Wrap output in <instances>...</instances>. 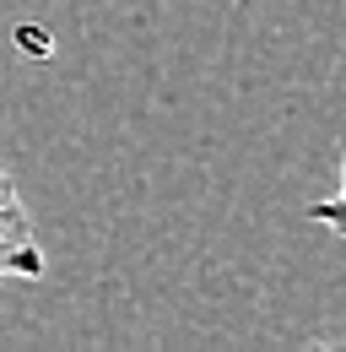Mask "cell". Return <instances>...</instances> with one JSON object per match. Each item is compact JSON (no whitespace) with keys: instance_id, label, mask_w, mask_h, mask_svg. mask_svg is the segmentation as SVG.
Instances as JSON below:
<instances>
[{"instance_id":"obj_2","label":"cell","mask_w":346,"mask_h":352,"mask_svg":"<svg viewBox=\"0 0 346 352\" xmlns=\"http://www.w3.org/2000/svg\"><path fill=\"white\" fill-rule=\"evenodd\" d=\"M308 222H319L336 239H346V152H341V184H336V195L330 201H308Z\"/></svg>"},{"instance_id":"obj_1","label":"cell","mask_w":346,"mask_h":352,"mask_svg":"<svg viewBox=\"0 0 346 352\" xmlns=\"http://www.w3.org/2000/svg\"><path fill=\"white\" fill-rule=\"evenodd\" d=\"M43 244L33 233V217L16 195V179L0 168V282H43Z\"/></svg>"},{"instance_id":"obj_3","label":"cell","mask_w":346,"mask_h":352,"mask_svg":"<svg viewBox=\"0 0 346 352\" xmlns=\"http://www.w3.org/2000/svg\"><path fill=\"white\" fill-rule=\"evenodd\" d=\"M233 6H249V0H233Z\"/></svg>"}]
</instances>
